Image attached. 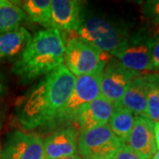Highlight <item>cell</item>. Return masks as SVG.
Wrapping results in <instances>:
<instances>
[{
	"instance_id": "cell-9",
	"label": "cell",
	"mask_w": 159,
	"mask_h": 159,
	"mask_svg": "<svg viewBox=\"0 0 159 159\" xmlns=\"http://www.w3.org/2000/svg\"><path fill=\"white\" fill-rule=\"evenodd\" d=\"M142 75L124 67L118 59L111 57L103 69L100 84V97L113 103H119L131 80Z\"/></svg>"
},
{
	"instance_id": "cell-27",
	"label": "cell",
	"mask_w": 159,
	"mask_h": 159,
	"mask_svg": "<svg viewBox=\"0 0 159 159\" xmlns=\"http://www.w3.org/2000/svg\"><path fill=\"white\" fill-rule=\"evenodd\" d=\"M60 159H82L79 155H74V156H71V157H64V158Z\"/></svg>"
},
{
	"instance_id": "cell-19",
	"label": "cell",
	"mask_w": 159,
	"mask_h": 159,
	"mask_svg": "<svg viewBox=\"0 0 159 159\" xmlns=\"http://www.w3.org/2000/svg\"><path fill=\"white\" fill-rule=\"evenodd\" d=\"M147 118L153 123L159 122V74H148Z\"/></svg>"
},
{
	"instance_id": "cell-1",
	"label": "cell",
	"mask_w": 159,
	"mask_h": 159,
	"mask_svg": "<svg viewBox=\"0 0 159 159\" xmlns=\"http://www.w3.org/2000/svg\"><path fill=\"white\" fill-rule=\"evenodd\" d=\"M75 80L65 64L43 76L18 105L16 116L23 129L47 130L66 106Z\"/></svg>"
},
{
	"instance_id": "cell-6",
	"label": "cell",
	"mask_w": 159,
	"mask_h": 159,
	"mask_svg": "<svg viewBox=\"0 0 159 159\" xmlns=\"http://www.w3.org/2000/svg\"><path fill=\"white\" fill-rule=\"evenodd\" d=\"M152 30L141 29L129 34L125 41L111 56L128 70L143 74L152 71L150 62Z\"/></svg>"
},
{
	"instance_id": "cell-26",
	"label": "cell",
	"mask_w": 159,
	"mask_h": 159,
	"mask_svg": "<svg viewBox=\"0 0 159 159\" xmlns=\"http://www.w3.org/2000/svg\"><path fill=\"white\" fill-rule=\"evenodd\" d=\"M13 1H8V0H0V7L1 6H7V5H10L11 4Z\"/></svg>"
},
{
	"instance_id": "cell-29",
	"label": "cell",
	"mask_w": 159,
	"mask_h": 159,
	"mask_svg": "<svg viewBox=\"0 0 159 159\" xmlns=\"http://www.w3.org/2000/svg\"><path fill=\"white\" fill-rule=\"evenodd\" d=\"M155 31H156V32H157V33L159 34V26H157V28L155 29Z\"/></svg>"
},
{
	"instance_id": "cell-8",
	"label": "cell",
	"mask_w": 159,
	"mask_h": 159,
	"mask_svg": "<svg viewBox=\"0 0 159 159\" xmlns=\"http://www.w3.org/2000/svg\"><path fill=\"white\" fill-rule=\"evenodd\" d=\"M1 159H45L43 139L35 133L12 131L5 139Z\"/></svg>"
},
{
	"instance_id": "cell-23",
	"label": "cell",
	"mask_w": 159,
	"mask_h": 159,
	"mask_svg": "<svg viewBox=\"0 0 159 159\" xmlns=\"http://www.w3.org/2000/svg\"><path fill=\"white\" fill-rule=\"evenodd\" d=\"M6 90V80L5 76L0 72V97H2Z\"/></svg>"
},
{
	"instance_id": "cell-3",
	"label": "cell",
	"mask_w": 159,
	"mask_h": 159,
	"mask_svg": "<svg viewBox=\"0 0 159 159\" xmlns=\"http://www.w3.org/2000/svg\"><path fill=\"white\" fill-rule=\"evenodd\" d=\"M70 34H75L74 38L89 43L111 55L125 42L130 33L123 23L92 16L83 18L77 30Z\"/></svg>"
},
{
	"instance_id": "cell-15",
	"label": "cell",
	"mask_w": 159,
	"mask_h": 159,
	"mask_svg": "<svg viewBox=\"0 0 159 159\" xmlns=\"http://www.w3.org/2000/svg\"><path fill=\"white\" fill-rule=\"evenodd\" d=\"M31 38L29 30L21 26L0 34V61L20 55Z\"/></svg>"
},
{
	"instance_id": "cell-5",
	"label": "cell",
	"mask_w": 159,
	"mask_h": 159,
	"mask_svg": "<svg viewBox=\"0 0 159 159\" xmlns=\"http://www.w3.org/2000/svg\"><path fill=\"white\" fill-rule=\"evenodd\" d=\"M110 58L111 55L78 38L71 37L66 41V66L75 77L102 71Z\"/></svg>"
},
{
	"instance_id": "cell-21",
	"label": "cell",
	"mask_w": 159,
	"mask_h": 159,
	"mask_svg": "<svg viewBox=\"0 0 159 159\" xmlns=\"http://www.w3.org/2000/svg\"><path fill=\"white\" fill-rule=\"evenodd\" d=\"M150 62L151 68L159 71V34L152 30L151 48H150Z\"/></svg>"
},
{
	"instance_id": "cell-24",
	"label": "cell",
	"mask_w": 159,
	"mask_h": 159,
	"mask_svg": "<svg viewBox=\"0 0 159 159\" xmlns=\"http://www.w3.org/2000/svg\"><path fill=\"white\" fill-rule=\"evenodd\" d=\"M154 134H155V141L157 149H159V122L154 123Z\"/></svg>"
},
{
	"instance_id": "cell-22",
	"label": "cell",
	"mask_w": 159,
	"mask_h": 159,
	"mask_svg": "<svg viewBox=\"0 0 159 159\" xmlns=\"http://www.w3.org/2000/svg\"><path fill=\"white\" fill-rule=\"evenodd\" d=\"M111 159H142L136 153H134L130 147L123 143L122 146L119 148V149L116 152Z\"/></svg>"
},
{
	"instance_id": "cell-25",
	"label": "cell",
	"mask_w": 159,
	"mask_h": 159,
	"mask_svg": "<svg viewBox=\"0 0 159 159\" xmlns=\"http://www.w3.org/2000/svg\"><path fill=\"white\" fill-rule=\"evenodd\" d=\"M3 119H4V113L2 109L0 108V131L2 129V125H3ZM0 159H1V148H0Z\"/></svg>"
},
{
	"instance_id": "cell-4",
	"label": "cell",
	"mask_w": 159,
	"mask_h": 159,
	"mask_svg": "<svg viewBox=\"0 0 159 159\" xmlns=\"http://www.w3.org/2000/svg\"><path fill=\"white\" fill-rule=\"evenodd\" d=\"M102 72L103 70L96 74L76 77L74 89L66 106L47 131H53L61 126L72 125L76 122L81 109L100 97Z\"/></svg>"
},
{
	"instance_id": "cell-18",
	"label": "cell",
	"mask_w": 159,
	"mask_h": 159,
	"mask_svg": "<svg viewBox=\"0 0 159 159\" xmlns=\"http://www.w3.org/2000/svg\"><path fill=\"white\" fill-rule=\"evenodd\" d=\"M17 3L13 1L10 5L0 7V34L20 28L27 17Z\"/></svg>"
},
{
	"instance_id": "cell-11",
	"label": "cell",
	"mask_w": 159,
	"mask_h": 159,
	"mask_svg": "<svg viewBox=\"0 0 159 159\" xmlns=\"http://www.w3.org/2000/svg\"><path fill=\"white\" fill-rule=\"evenodd\" d=\"M142 159H151L157 152L154 123L147 117L135 116L127 143Z\"/></svg>"
},
{
	"instance_id": "cell-14",
	"label": "cell",
	"mask_w": 159,
	"mask_h": 159,
	"mask_svg": "<svg viewBox=\"0 0 159 159\" xmlns=\"http://www.w3.org/2000/svg\"><path fill=\"white\" fill-rule=\"evenodd\" d=\"M148 89V74L139 75L131 80L119 103L135 116L147 117Z\"/></svg>"
},
{
	"instance_id": "cell-13",
	"label": "cell",
	"mask_w": 159,
	"mask_h": 159,
	"mask_svg": "<svg viewBox=\"0 0 159 159\" xmlns=\"http://www.w3.org/2000/svg\"><path fill=\"white\" fill-rule=\"evenodd\" d=\"M117 103L99 97L85 105L80 111L76 119L78 131H84L107 125L113 114Z\"/></svg>"
},
{
	"instance_id": "cell-2",
	"label": "cell",
	"mask_w": 159,
	"mask_h": 159,
	"mask_svg": "<svg viewBox=\"0 0 159 159\" xmlns=\"http://www.w3.org/2000/svg\"><path fill=\"white\" fill-rule=\"evenodd\" d=\"M66 43L56 29L40 30L26 46L11 71L24 84L45 76L65 61Z\"/></svg>"
},
{
	"instance_id": "cell-20",
	"label": "cell",
	"mask_w": 159,
	"mask_h": 159,
	"mask_svg": "<svg viewBox=\"0 0 159 159\" xmlns=\"http://www.w3.org/2000/svg\"><path fill=\"white\" fill-rule=\"evenodd\" d=\"M142 15L148 21L159 26V0H148L142 6Z\"/></svg>"
},
{
	"instance_id": "cell-10",
	"label": "cell",
	"mask_w": 159,
	"mask_h": 159,
	"mask_svg": "<svg viewBox=\"0 0 159 159\" xmlns=\"http://www.w3.org/2000/svg\"><path fill=\"white\" fill-rule=\"evenodd\" d=\"M78 129L74 125L61 126L43 140L45 159H60L77 153Z\"/></svg>"
},
{
	"instance_id": "cell-16",
	"label": "cell",
	"mask_w": 159,
	"mask_h": 159,
	"mask_svg": "<svg viewBox=\"0 0 159 159\" xmlns=\"http://www.w3.org/2000/svg\"><path fill=\"white\" fill-rule=\"evenodd\" d=\"M134 121V115L129 110L117 103L108 125L115 136L122 143H127Z\"/></svg>"
},
{
	"instance_id": "cell-28",
	"label": "cell",
	"mask_w": 159,
	"mask_h": 159,
	"mask_svg": "<svg viewBox=\"0 0 159 159\" xmlns=\"http://www.w3.org/2000/svg\"><path fill=\"white\" fill-rule=\"evenodd\" d=\"M151 159H159V149L157 150V152L155 153V155L153 156V157Z\"/></svg>"
},
{
	"instance_id": "cell-7",
	"label": "cell",
	"mask_w": 159,
	"mask_h": 159,
	"mask_svg": "<svg viewBox=\"0 0 159 159\" xmlns=\"http://www.w3.org/2000/svg\"><path fill=\"white\" fill-rule=\"evenodd\" d=\"M122 144L107 124L79 132L77 152L82 159H111Z\"/></svg>"
},
{
	"instance_id": "cell-12",
	"label": "cell",
	"mask_w": 159,
	"mask_h": 159,
	"mask_svg": "<svg viewBox=\"0 0 159 159\" xmlns=\"http://www.w3.org/2000/svg\"><path fill=\"white\" fill-rule=\"evenodd\" d=\"M51 18L53 29L73 33L83 20L81 3L77 0H52Z\"/></svg>"
},
{
	"instance_id": "cell-17",
	"label": "cell",
	"mask_w": 159,
	"mask_h": 159,
	"mask_svg": "<svg viewBox=\"0 0 159 159\" xmlns=\"http://www.w3.org/2000/svg\"><path fill=\"white\" fill-rule=\"evenodd\" d=\"M22 10L31 21L46 29H53L51 0H28L24 2Z\"/></svg>"
}]
</instances>
